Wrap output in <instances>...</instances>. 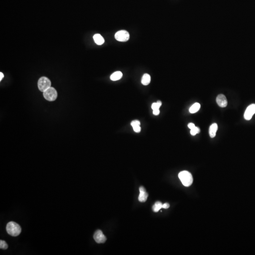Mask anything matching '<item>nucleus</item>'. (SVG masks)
Returning a JSON list of instances; mask_svg holds the SVG:
<instances>
[{"instance_id":"obj_21","label":"nucleus","mask_w":255,"mask_h":255,"mask_svg":"<svg viewBox=\"0 0 255 255\" xmlns=\"http://www.w3.org/2000/svg\"><path fill=\"white\" fill-rule=\"evenodd\" d=\"M169 207H170V205L168 203H166L163 204L162 208H164V209H168Z\"/></svg>"},{"instance_id":"obj_9","label":"nucleus","mask_w":255,"mask_h":255,"mask_svg":"<svg viewBox=\"0 0 255 255\" xmlns=\"http://www.w3.org/2000/svg\"><path fill=\"white\" fill-rule=\"evenodd\" d=\"M216 102L221 107H225L227 105V100L224 95L220 94L216 98Z\"/></svg>"},{"instance_id":"obj_18","label":"nucleus","mask_w":255,"mask_h":255,"mask_svg":"<svg viewBox=\"0 0 255 255\" xmlns=\"http://www.w3.org/2000/svg\"><path fill=\"white\" fill-rule=\"evenodd\" d=\"M200 131V130L199 127L195 126L193 129H191V131H190V134L193 136H194L198 133H199Z\"/></svg>"},{"instance_id":"obj_10","label":"nucleus","mask_w":255,"mask_h":255,"mask_svg":"<svg viewBox=\"0 0 255 255\" xmlns=\"http://www.w3.org/2000/svg\"><path fill=\"white\" fill-rule=\"evenodd\" d=\"M95 42L98 45H102L104 42V38L99 34H97L93 36Z\"/></svg>"},{"instance_id":"obj_14","label":"nucleus","mask_w":255,"mask_h":255,"mask_svg":"<svg viewBox=\"0 0 255 255\" xmlns=\"http://www.w3.org/2000/svg\"><path fill=\"white\" fill-rule=\"evenodd\" d=\"M200 108V104L198 103L194 104L191 106V107L189 108V112L191 114H194V113H197L198 110H199Z\"/></svg>"},{"instance_id":"obj_19","label":"nucleus","mask_w":255,"mask_h":255,"mask_svg":"<svg viewBox=\"0 0 255 255\" xmlns=\"http://www.w3.org/2000/svg\"><path fill=\"white\" fill-rule=\"evenodd\" d=\"M140 122L139 121L134 120L131 122V125L132 126V127L140 125Z\"/></svg>"},{"instance_id":"obj_11","label":"nucleus","mask_w":255,"mask_h":255,"mask_svg":"<svg viewBox=\"0 0 255 255\" xmlns=\"http://www.w3.org/2000/svg\"><path fill=\"white\" fill-rule=\"evenodd\" d=\"M217 129H218V126L216 123H214L210 127L209 132L210 136L212 138H213L216 136Z\"/></svg>"},{"instance_id":"obj_24","label":"nucleus","mask_w":255,"mask_h":255,"mask_svg":"<svg viewBox=\"0 0 255 255\" xmlns=\"http://www.w3.org/2000/svg\"><path fill=\"white\" fill-rule=\"evenodd\" d=\"M3 78H4V75L2 72H0V81H1Z\"/></svg>"},{"instance_id":"obj_20","label":"nucleus","mask_w":255,"mask_h":255,"mask_svg":"<svg viewBox=\"0 0 255 255\" xmlns=\"http://www.w3.org/2000/svg\"><path fill=\"white\" fill-rule=\"evenodd\" d=\"M133 129L134 131L136 132L137 133H139L141 131V127H140V125L134 127H133Z\"/></svg>"},{"instance_id":"obj_3","label":"nucleus","mask_w":255,"mask_h":255,"mask_svg":"<svg viewBox=\"0 0 255 255\" xmlns=\"http://www.w3.org/2000/svg\"><path fill=\"white\" fill-rule=\"evenodd\" d=\"M43 96L47 101H55L57 97V92L55 88L50 87L43 92Z\"/></svg>"},{"instance_id":"obj_5","label":"nucleus","mask_w":255,"mask_h":255,"mask_svg":"<svg viewBox=\"0 0 255 255\" xmlns=\"http://www.w3.org/2000/svg\"><path fill=\"white\" fill-rule=\"evenodd\" d=\"M115 38L118 41L126 42L129 39L130 35L125 30H121L115 34Z\"/></svg>"},{"instance_id":"obj_12","label":"nucleus","mask_w":255,"mask_h":255,"mask_svg":"<svg viewBox=\"0 0 255 255\" xmlns=\"http://www.w3.org/2000/svg\"><path fill=\"white\" fill-rule=\"evenodd\" d=\"M122 76V72L120 71L114 72L110 76V79L113 81H117L120 80Z\"/></svg>"},{"instance_id":"obj_7","label":"nucleus","mask_w":255,"mask_h":255,"mask_svg":"<svg viewBox=\"0 0 255 255\" xmlns=\"http://www.w3.org/2000/svg\"><path fill=\"white\" fill-rule=\"evenodd\" d=\"M255 114V104L248 106L244 113V118L246 120H250Z\"/></svg>"},{"instance_id":"obj_8","label":"nucleus","mask_w":255,"mask_h":255,"mask_svg":"<svg viewBox=\"0 0 255 255\" xmlns=\"http://www.w3.org/2000/svg\"><path fill=\"white\" fill-rule=\"evenodd\" d=\"M139 196H138V200L140 202H145L147 201V199H148V194L146 191V189L143 186H141L139 188Z\"/></svg>"},{"instance_id":"obj_6","label":"nucleus","mask_w":255,"mask_h":255,"mask_svg":"<svg viewBox=\"0 0 255 255\" xmlns=\"http://www.w3.org/2000/svg\"><path fill=\"white\" fill-rule=\"evenodd\" d=\"M93 239L97 243H104L106 241V237L100 229L97 230L93 235Z\"/></svg>"},{"instance_id":"obj_1","label":"nucleus","mask_w":255,"mask_h":255,"mask_svg":"<svg viewBox=\"0 0 255 255\" xmlns=\"http://www.w3.org/2000/svg\"><path fill=\"white\" fill-rule=\"evenodd\" d=\"M6 231L9 235L16 237L19 236L21 233V227L14 222H10L7 224Z\"/></svg>"},{"instance_id":"obj_23","label":"nucleus","mask_w":255,"mask_h":255,"mask_svg":"<svg viewBox=\"0 0 255 255\" xmlns=\"http://www.w3.org/2000/svg\"><path fill=\"white\" fill-rule=\"evenodd\" d=\"M195 127V124H194V123H189V124H188V127H189V129H190V130H191V129H193L194 127Z\"/></svg>"},{"instance_id":"obj_16","label":"nucleus","mask_w":255,"mask_h":255,"mask_svg":"<svg viewBox=\"0 0 255 255\" xmlns=\"http://www.w3.org/2000/svg\"><path fill=\"white\" fill-rule=\"evenodd\" d=\"M161 105L162 102L161 101H158L156 103H153L152 104L151 107H152V109L153 110L155 109H159Z\"/></svg>"},{"instance_id":"obj_17","label":"nucleus","mask_w":255,"mask_h":255,"mask_svg":"<svg viewBox=\"0 0 255 255\" xmlns=\"http://www.w3.org/2000/svg\"><path fill=\"white\" fill-rule=\"evenodd\" d=\"M8 245L6 241L2 240H0V248L1 249H3V250H6L8 249Z\"/></svg>"},{"instance_id":"obj_4","label":"nucleus","mask_w":255,"mask_h":255,"mask_svg":"<svg viewBox=\"0 0 255 255\" xmlns=\"http://www.w3.org/2000/svg\"><path fill=\"white\" fill-rule=\"evenodd\" d=\"M38 87L39 90L42 92L51 87V82L50 80L46 77H41L38 81Z\"/></svg>"},{"instance_id":"obj_22","label":"nucleus","mask_w":255,"mask_h":255,"mask_svg":"<svg viewBox=\"0 0 255 255\" xmlns=\"http://www.w3.org/2000/svg\"><path fill=\"white\" fill-rule=\"evenodd\" d=\"M159 109H155L153 110V114L155 115H158L159 114Z\"/></svg>"},{"instance_id":"obj_15","label":"nucleus","mask_w":255,"mask_h":255,"mask_svg":"<svg viewBox=\"0 0 255 255\" xmlns=\"http://www.w3.org/2000/svg\"><path fill=\"white\" fill-rule=\"evenodd\" d=\"M163 204L160 201H157L152 206V209L155 212H158L162 208Z\"/></svg>"},{"instance_id":"obj_2","label":"nucleus","mask_w":255,"mask_h":255,"mask_svg":"<svg viewBox=\"0 0 255 255\" xmlns=\"http://www.w3.org/2000/svg\"><path fill=\"white\" fill-rule=\"evenodd\" d=\"M178 178L183 185L186 187H189L192 184L193 178L191 173L189 172L186 171L181 172L178 174Z\"/></svg>"},{"instance_id":"obj_13","label":"nucleus","mask_w":255,"mask_h":255,"mask_svg":"<svg viewBox=\"0 0 255 255\" xmlns=\"http://www.w3.org/2000/svg\"><path fill=\"white\" fill-rule=\"evenodd\" d=\"M151 76L148 74H144L142 78L141 83L144 86H147L150 83Z\"/></svg>"}]
</instances>
